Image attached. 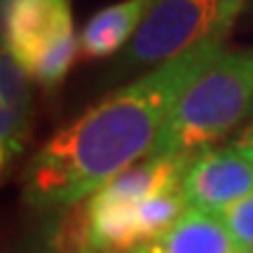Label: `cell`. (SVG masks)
Here are the masks:
<instances>
[{
	"label": "cell",
	"mask_w": 253,
	"mask_h": 253,
	"mask_svg": "<svg viewBox=\"0 0 253 253\" xmlns=\"http://www.w3.org/2000/svg\"><path fill=\"white\" fill-rule=\"evenodd\" d=\"M225 38H207L171 61L131 80L59 129L24 171L33 207L71 209L120 171L150 157L176 101L190 82L223 54Z\"/></svg>",
	"instance_id": "cell-1"
},
{
	"label": "cell",
	"mask_w": 253,
	"mask_h": 253,
	"mask_svg": "<svg viewBox=\"0 0 253 253\" xmlns=\"http://www.w3.org/2000/svg\"><path fill=\"white\" fill-rule=\"evenodd\" d=\"M181 190L190 209L223 213L253 192V164L235 145L204 148L190 157Z\"/></svg>",
	"instance_id": "cell-4"
},
{
	"label": "cell",
	"mask_w": 253,
	"mask_h": 253,
	"mask_svg": "<svg viewBox=\"0 0 253 253\" xmlns=\"http://www.w3.org/2000/svg\"><path fill=\"white\" fill-rule=\"evenodd\" d=\"M28 73L9 52L0 56V160L2 169L17 162L24 153L31 126V84Z\"/></svg>",
	"instance_id": "cell-6"
},
{
	"label": "cell",
	"mask_w": 253,
	"mask_h": 253,
	"mask_svg": "<svg viewBox=\"0 0 253 253\" xmlns=\"http://www.w3.org/2000/svg\"><path fill=\"white\" fill-rule=\"evenodd\" d=\"M244 253H253V192L218 213Z\"/></svg>",
	"instance_id": "cell-9"
},
{
	"label": "cell",
	"mask_w": 253,
	"mask_h": 253,
	"mask_svg": "<svg viewBox=\"0 0 253 253\" xmlns=\"http://www.w3.org/2000/svg\"><path fill=\"white\" fill-rule=\"evenodd\" d=\"M253 118V47L223 52L190 82L150 155H197Z\"/></svg>",
	"instance_id": "cell-2"
},
{
	"label": "cell",
	"mask_w": 253,
	"mask_h": 253,
	"mask_svg": "<svg viewBox=\"0 0 253 253\" xmlns=\"http://www.w3.org/2000/svg\"><path fill=\"white\" fill-rule=\"evenodd\" d=\"M131 253H244L218 213L188 209L171 230Z\"/></svg>",
	"instance_id": "cell-8"
},
{
	"label": "cell",
	"mask_w": 253,
	"mask_h": 253,
	"mask_svg": "<svg viewBox=\"0 0 253 253\" xmlns=\"http://www.w3.org/2000/svg\"><path fill=\"white\" fill-rule=\"evenodd\" d=\"M68 253H110V251H101V249H80V251H68Z\"/></svg>",
	"instance_id": "cell-11"
},
{
	"label": "cell",
	"mask_w": 253,
	"mask_h": 253,
	"mask_svg": "<svg viewBox=\"0 0 253 253\" xmlns=\"http://www.w3.org/2000/svg\"><path fill=\"white\" fill-rule=\"evenodd\" d=\"M2 49L31 71L47 49L73 33L71 0H5Z\"/></svg>",
	"instance_id": "cell-5"
},
{
	"label": "cell",
	"mask_w": 253,
	"mask_h": 253,
	"mask_svg": "<svg viewBox=\"0 0 253 253\" xmlns=\"http://www.w3.org/2000/svg\"><path fill=\"white\" fill-rule=\"evenodd\" d=\"M246 0H155L122 56V68L171 61L207 38H227Z\"/></svg>",
	"instance_id": "cell-3"
},
{
	"label": "cell",
	"mask_w": 253,
	"mask_h": 253,
	"mask_svg": "<svg viewBox=\"0 0 253 253\" xmlns=\"http://www.w3.org/2000/svg\"><path fill=\"white\" fill-rule=\"evenodd\" d=\"M153 5L155 0H122L99 9L78 36L80 59L99 61L115 56L122 47L131 42Z\"/></svg>",
	"instance_id": "cell-7"
},
{
	"label": "cell",
	"mask_w": 253,
	"mask_h": 253,
	"mask_svg": "<svg viewBox=\"0 0 253 253\" xmlns=\"http://www.w3.org/2000/svg\"><path fill=\"white\" fill-rule=\"evenodd\" d=\"M232 145H235L237 150H239V153L244 155L246 160H249V162L253 164V125L246 126L244 131L237 136V141H235Z\"/></svg>",
	"instance_id": "cell-10"
}]
</instances>
